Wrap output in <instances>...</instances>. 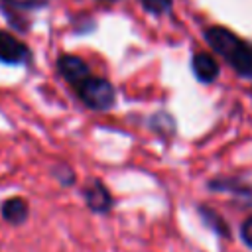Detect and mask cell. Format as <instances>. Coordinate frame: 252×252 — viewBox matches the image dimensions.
Instances as JSON below:
<instances>
[{"mask_svg": "<svg viewBox=\"0 0 252 252\" xmlns=\"http://www.w3.org/2000/svg\"><path fill=\"white\" fill-rule=\"evenodd\" d=\"M209 45L228 61V65L242 77H252V43L222 26H213L205 32Z\"/></svg>", "mask_w": 252, "mask_h": 252, "instance_id": "cell-1", "label": "cell"}, {"mask_svg": "<svg viewBox=\"0 0 252 252\" xmlns=\"http://www.w3.org/2000/svg\"><path fill=\"white\" fill-rule=\"evenodd\" d=\"M75 91H77L81 102L87 108L96 110V112L108 110L116 100V91H114L112 83L102 77H94V75L85 79Z\"/></svg>", "mask_w": 252, "mask_h": 252, "instance_id": "cell-2", "label": "cell"}, {"mask_svg": "<svg viewBox=\"0 0 252 252\" xmlns=\"http://www.w3.org/2000/svg\"><path fill=\"white\" fill-rule=\"evenodd\" d=\"M53 0H0V12L8 22L10 32H28L32 14L43 10Z\"/></svg>", "mask_w": 252, "mask_h": 252, "instance_id": "cell-3", "label": "cell"}, {"mask_svg": "<svg viewBox=\"0 0 252 252\" xmlns=\"http://www.w3.org/2000/svg\"><path fill=\"white\" fill-rule=\"evenodd\" d=\"M33 53L26 41H22L10 30L0 28V63L10 67H30Z\"/></svg>", "mask_w": 252, "mask_h": 252, "instance_id": "cell-4", "label": "cell"}, {"mask_svg": "<svg viewBox=\"0 0 252 252\" xmlns=\"http://www.w3.org/2000/svg\"><path fill=\"white\" fill-rule=\"evenodd\" d=\"M81 197L87 209L94 215H108L114 209V197L98 177H91L81 187Z\"/></svg>", "mask_w": 252, "mask_h": 252, "instance_id": "cell-5", "label": "cell"}, {"mask_svg": "<svg viewBox=\"0 0 252 252\" xmlns=\"http://www.w3.org/2000/svg\"><path fill=\"white\" fill-rule=\"evenodd\" d=\"M55 67H57V73L73 87L77 89L85 79L91 77V69L89 65L79 57V55H73V53H61L55 61Z\"/></svg>", "mask_w": 252, "mask_h": 252, "instance_id": "cell-6", "label": "cell"}, {"mask_svg": "<svg viewBox=\"0 0 252 252\" xmlns=\"http://www.w3.org/2000/svg\"><path fill=\"white\" fill-rule=\"evenodd\" d=\"M207 187L215 193H230L242 207H252V185H246L236 177H215Z\"/></svg>", "mask_w": 252, "mask_h": 252, "instance_id": "cell-7", "label": "cell"}, {"mask_svg": "<svg viewBox=\"0 0 252 252\" xmlns=\"http://www.w3.org/2000/svg\"><path fill=\"white\" fill-rule=\"evenodd\" d=\"M0 217L8 226H24L30 219V201L22 195H12L0 203Z\"/></svg>", "mask_w": 252, "mask_h": 252, "instance_id": "cell-8", "label": "cell"}, {"mask_svg": "<svg viewBox=\"0 0 252 252\" xmlns=\"http://www.w3.org/2000/svg\"><path fill=\"white\" fill-rule=\"evenodd\" d=\"M197 213H199V219L203 220V224H205L211 232H215L217 236H222V238H226V240L232 238V232H230L228 222H226L215 209H211L209 205H197Z\"/></svg>", "mask_w": 252, "mask_h": 252, "instance_id": "cell-9", "label": "cell"}, {"mask_svg": "<svg viewBox=\"0 0 252 252\" xmlns=\"http://www.w3.org/2000/svg\"><path fill=\"white\" fill-rule=\"evenodd\" d=\"M191 67H193V73L195 77L201 81V83H211L217 79L219 75V63L205 51H199L193 55L191 59Z\"/></svg>", "mask_w": 252, "mask_h": 252, "instance_id": "cell-10", "label": "cell"}, {"mask_svg": "<svg viewBox=\"0 0 252 252\" xmlns=\"http://www.w3.org/2000/svg\"><path fill=\"white\" fill-rule=\"evenodd\" d=\"M51 175H53V177L59 181V185H63V187H71V185H75V181H77V175H75L73 167L67 165V163H55V165L51 167Z\"/></svg>", "mask_w": 252, "mask_h": 252, "instance_id": "cell-11", "label": "cell"}, {"mask_svg": "<svg viewBox=\"0 0 252 252\" xmlns=\"http://www.w3.org/2000/svg\"><path fill=\"white\" fill-rule=\"evenodd\" d=\"M138 2L142 4V8L146 12L156 14V16L169 12L171 10V4H173V0H138Z\"/></svg>", "mask_w": 252, "mask_h": 252, "instance_id": "cell-12", "label": "cell"}, {"mask_svg": "<svg viewBox=\"0 0 252 252\" xmlns=\"http://www.w3.org/2000/svg\"><path fill=\"white\" fill-rule=\"evenodd\" d=\"M240 240H242L248 248H252V215L246 217V219L242 220V224H240Z\"/></svg>", "mask_w": 252, "mask_h": 252, "instance_id": "cell-13", "label": "cell"}, {"mask_svg": "<svg viewBox=\"0 0 252 252\" xmlns=\"http://www.w3.org/2000/svg\"><path fill=\"white\" fill-rule=\"evenodd\" d=\"M100 2H116V0H100Z\"/></svg>", "mask_w": 252, "mask_h": 252, "instance_id": "cell-14", "label": "cell"}]
</instances>
